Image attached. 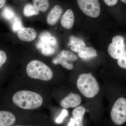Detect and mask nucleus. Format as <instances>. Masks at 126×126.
Listing matches in <instances>:
<instances>
[{
  "label": "nucleus",
  "mask_w": 126,
  "mask_h": 126,
  "mask_svg": "<svg viewBox=\"0 0 126 126\" xmlns=\"http://www.w3.org/2000/svg\"><path fill=\"white\" fill-rule=\"evenodd\" d=\"M69 45L71 46L70 49L72 51L78 53L81 52L86 47V44L82 40L73 36L70 37Z\"/></svg>",
  "instance_id": "14"
},
{
  "label": "nucleus",
  "mask_w": 126,
  "mask_h": 126,
  "mask_svg": "<svg viewBox=\"0 0 126 126\" xmlns=\"http://www.w3.org/2000/svg\"><path fill=\"white\" fill-rule=\"evenodd\" d=\"M77 86L80 93L87 98H93L99 93V86L91 73L82 74L77 80Z\"/></svg>",
  "instance_id": "4"
},
{
  "label": "nucleus",
  "mask_w": 126,
  "mask_h": 126,
  "mask_svg": "<svg viewBox=\"0 0 126 126\" xmlns=\"http://www.w3.org/2000/svg\"><path fill=\"white\" fill-rule=\"evenodd\" d=\"M110 117L113 123L121 126L126 122V99L118 98L114 103L110 112Z\"/></svg>",
  "instance_id": "5"
},
{
  "label": "nucleus",
  "mask_w": 126,
  "mask_h": 126,
  "mask_svg": "<svg viewBox=\"0 0 126 126\" xmlns=\"http://www.w3.org/2000/svg\"><path fill=\"white\" fill-rule=\"evenodd\" d=\"M112 41L108 48L109 54L112 58L118 59L126 49L124 37L116 35L112 38Z\"/></svg>",
  "instance_id": "7"
},
{
  "label": "nucleus",
  "mask_w": 126,
  "mask_h": 126,
  "mask_svg": "<svg viewBox=\"0 0 126 126\" xmlns=\"http://www.w3.org/2000/svg\"><path fill=\"white\" fill-rule=\"evenodd\" d=\"M123 2H124V3L126 4V0H121Z\"/></svg>",
  "instance_id": "29"
},
{
  "label": "nucleus",
  "mask_w": 126,
  "mask_h": 126,
  "mask_svg": "<svg viewBox=\"0 0 126 126\" xmlns=\"http://www.w3.org/2000/svg\"><path fill=\"white\" fill-rule=\"evenodd\" d=\"M23 112L3 102L0 103V126H13L31 115Z\"/></svg>",
  "instance_id": "3"
},
{
  "label": "nucleus",
  "mask_w": 126,
  "mask_h": 126,
  "mask_svg": "<svg viewBox=\"0 0 126 126\" xmlns=\"http://www.w3.org/2000/svg\"><path fill=\"white\" fill-rule=\"evenodd\" d=\"M75 122L74 119L72 118L70 120V121L68 125V126H75Z\"/></svg>",
  "instance_id": "28"
},
{
  "label": "nucleus",
  "mask_w": 126,
  "mask_h": 126,
  "mask_svg": "<svg viewBox=\"0 0 126 126\" xmlns=\"http://www.w3.org/2000/svg\"><path fill=\"white\" fill-rule=\"evenodd\" d=\"M33 5L38 11L45 12L49 6L48 0H33Z\"/></svg>",
  "instance_id": "18"
},
{
  "label": "nucleus",
  "mask_w": 126,
  "mask_h": 126,
  "mask_svg": "<svg viewBox=\"0 0 126 126\" xmlns=\"http://www.w3.org/2000/svg\"><path fill=\"white\" fill-rule=\"evenodd\" d=\"M22 24L20 18L16 16L14 18L12 24V29L14 31H18L21 28H22Z\"/></svg>",
  "instance_id": "23"
},
{
  "label": "nucleus",
  "mask_w": 126,
  "mask_h": 126,
  "mask_svg": "<svg viewBox=\"0 0 126 126\" xmlns=\"http://www.w3.org/2000/svg\"><path fill=\"white\" fill-rule=\"evenodd\" d=\"M79 7L82 11L93 18L99 16L101 12V7L98 0H77Z\"/></svg>",
  "instance_id": "6"
},
{
  "label": "nucleus",
  "mask_w": 126,
  "mask_h": 126,
  "mask_svg": "<svg viewBox=\"0 0 126 126\" xmlns=\"http://www.w3.org/2000/svg\"><path fill=\"white\" fill-rule=\"evenodd\" d=\"M23 12L25 16L30 17L38 15L39 11L35 8L33 5L30 4H27L25 5L24 7Z\"/></svg>",
  "instance_id": "19"
},
{
  "label": "nucleus",
  "mask_w": 126,
  "mask_h": 126,
  "mask_svg": "<svg viewBox=\"0 0 126 126\" xmlns=\"http://www.w3.org/2000/svg\"><path fill=\"white\" fill-rule=\"evenodd\" d=\"M17 35L20 40L27 42L34 40L37 36L35 30L31 27H22L18 31Z\"/></svg>",
  "instance_id": "10"
},
{
  "label": "nucleus",
  "mask_w": 126,
  "mask_h": 126,
  "mask_svg": "<svg viewBox=\"0 0 126 126\" xmlns=\"http://www.w3.org/2000/svg\"><path fill=\"white\" fill-rule=\"evenodd\" d=\"M36 47L41 53L45 56L52 55L55 52V49L51 46L43 43L40 40L36 43Z\"/></svg>",
  "instance_id": "15"
},
{
  "label": "nucleus",
  "mask_w": 126,
  "mask_h": 126,
  "mask_svg": "<svg viewBox=\"0 0 126 126\" xmlns=\"http://www.w3.org/2000/svg\"><path fill=\"white\" fill-rule=\"evenodd\" d=\"M68 114V111L65 109H64L62 111L61 115L57 118L56 120V122L58 123H61L63 121L64 118L67 116Z\"/></svg>",
  "instance_id": "25"
},
{
  "label": "nucleus",
  "mask_w": 126,
  "mask_h": 126,
  "mask_svg": "<svg viewBox=\"0 0 126 126\" xmlns=\"http://www.w3.org/2000/svg\"><path fill=\"white\" fill-rule=\"evenodd\" d=\"M78 55L79 58L85 60H88L97 56L96 50L92 47H85L78 53Z\"/></svg>",
  "instance_id": "16"
},
{
  "label": "nucleus",
  "mask_w": 126,
  "mask_h": 126,
  "mask_svg": "<svg viewBox=\"0 0 126 126\" xmlns=\"http://www.w3.org/2000/svg\"><path fill=\"white\" fill-rule=\"evenodd\" d=\"M86 112V109L82 106H78L73 110L72 115L76 126H83V117Z\"/></svg>",
  "instance_id": "13"
},
{
  "label": "nucleus",
  "mask_w": 126,
  "mask_h": 126,
  "mask_svg": "<svg viewBox=\"0 0 126 126\" xmlns=\"http://www.w3.org/2000/svg\"><path fill=\"white\" fill-rule=\"evenodd\" d=\"M53 63L55 64H59L68 70H72L74 68V65L72 63L65 61L59 55L53 60Z\"/></svg>",
  "instance_id": "20"
},
{
  "label": "nucleus",
  "mask_w": 126,
  "mask_h": 126,
  "mask_svg": "<svg viewBox=\"0 0 126 126\" xmlns=\"http://www.w3.org/2000/svg\"><path fill=\"white\" fill-rule=\"evenodd\" d=\"M58 55L68 62L75 61L78 59L77 56L74 53L69 50H62Z\"/></svg>",
  "instance_id": "21"
},
{
  "label": "nucleus",
  "mask_w": 126,
  "mask_h": 126,
  "mask_svg": "<svg viewBox=\"0 0 126 126\" xmlns=\"http://www.w3.org/2000/svg\"><path fill=\"white\" fill-rule=\"evenodd\" d=\"M12 126H49L46 118L35 116L31 114Z\"/></svg>",
  "instance_id": "8"
},
{
  "label": "nucleus",
  "mask_w": 126,
  "mask_h": 126,
  "mask_svg": "<svg viewBox=\"0 0 126 126\" xmlns=\"http://www.w3.org/2000/svg\"><path fill=\"white\" fill-rule=\"evenodd\" d=\"M3 17L8 20L14 19L16 16L13 10L9 7H5L2 12Z\"/></svg>",
  "instance_id": "22"
},
{
  "label": "nucleus",
  "mask_w": 126,
  "mask_h": 126,
  "mask_svg": "<svg viewBox=\"0 0 126 126\" xmlns=\"http://www.w3.org/2000/svg\"><path fill=\"white\" fill-rule=\"evenodd\" d=\"M74 22V16L73 11L68 9L63 15L61 20V24L64 28L70 29L73 27Z\"/></svg>",
  "instance_id": "12"
},
{
  "label": "nucleus",
  "mask_w": 126,
  "mask_h": 126,
  "mask_svg": "<svg viewBox=\"0 0 126 126\" xmlns=\"http://www.w3.org/2000/svg\"><path fill=\"white\" fill-rule=\"evenodd\" d=\"M117 63L120 67L126 69V49L121 56L118 59Z\"/></svg>",
  "instance_id": "24"
},
{
  "label": "nucleus",
  "mask_w": 126,
  "mask_h": 126,
  "mask_svg": "<svg viewBox=\"0 0 126 126\" xmlns=\"http://www.w3.org/2000/svg\"><path fill=\"white\" fill-rule=\"evenodd\" d=\"M6 1V0H0V9L4 6Z\"/></svg>",
  "instance_id": "27"
},
{
  "label": "nucleus",
  "mask_w": 126,
  "mask_h": 126,
  "mask_svg": "<svg viewBox=\"0 0 126 126\" xmlns=\"http://www.w3.org/2000/svg\"><path fill=\"white\" fill-rule=\"evenodd\" d=\"M63 12V9L60 6H55L47 16V22L48 24L50 25L56 24L60 19Z\"/></svg>",
  "instance_id": "11"
},
{
  "label": "nucleus",
  "mask_w": 126,
  "mask_h": 126,
  "mask_svg": "<svg viewBox=\"0 0 126 126\" xmlns=\"http://www.w3.org/2000/svg\"></svg>",
  "instance_id": "30"
},
{
  "label": "nucleus",
  "mask_w": 126,
  "mask_h": 126,
  "mask_svg": "<svg viewBox=\"0 0 126 126\" xmlns=\"http://www.w3.org/2000/svg\"><path fill=\"white\" fill-rule=\"evenodd\" d=\"M103 0L106 5L110 6L115 5L118 1V0Z\"/></svg>",
  "instance_id": "26"
},
{
  "label": "nucleus",
  "mask_w": 126,
  "mask_h": 126,
  "mask_svg": "<svg viewBox=\"0 0 126 126\" xmlns=\"http://www.w3.org/2000/svg\"><path fill=\"white\" fill-rule=\"evenodd\" d=\"M25 71L28 79L33 81L48 84L53 79L54 73L51 68L38 60L30 61L26 65Z\"/></svg>",
  "instance_id": "2"
},
{
  "label": "nucleus",
  "mask_w": 126,
  "mask_h": 126,
  "mask_svg": "<svg viewBox=\"0 0 126 126\" xmlns=\"http://www.w3.org/2000/svg\"><path fill=\"white\" fill-rule=\"evenodd\" d=\"M2 99L3 102L26 112L40 109L44 107L47 101L45 94L38 89H19L11 83L4 93Z\"/></svg>",
  "instance_id": "1"
},
{
  "label": "nucleus",
  "mask_w": 126,
  "mask_h": 126,
  "mask_svg": "<svg viewBox=\"0 0 126 126\" xmlns=\"http://www.w3.org/2000/svg\"><path fill=\"white\" fill-rule=\"evenodd\" d=\"M39 40L51 46H55L57 44L56 38L47 31L43 32L41 33L39 36Z\"/></svg>",
  "instance_id": "17"
},
{
  "label": "nucleus",
  "mask_w": 126,
  "mask_h": 126,
  "mask_svg": "<svg viewBox=\"0 0 126 126\" xmlns=\"http://www.w3.org/2000/svg\"><path fill=\"white\" fill-rule=\"evenodd\" d=\"M82 99L77 94L70 93L60 101V105L64 109L75 108L81 103Z\"/></svg>",
  "instance_id": "9"
}]
</instances>
